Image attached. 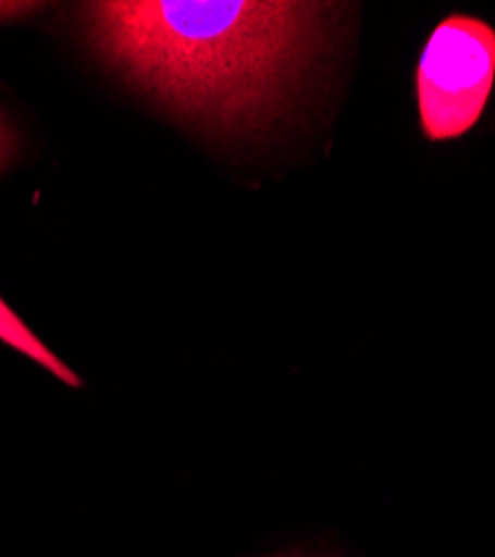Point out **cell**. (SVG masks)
<instances>
[{"mask_svg":"<svg viewBox=\"0 0 495 557\" xmlns=\"http://www.w3.org/2000/svg\"><path fill=\"white\" fill-rule=\"evenodd\" d=\"M352 5L293 0H108L83 5L95 50L214 136L280 129Z\"/></svg>","mask_w":495,"mask_h":557,"instance_id":"obj_1","label":"cell"},{"mask_svg":"<svg viewBox=\"0 0 495 557\" xmlns=\"http://www.w3.org/2000/svg\"><path fill=\"white\" fill-rule=\"evenodd\" d=\"M495 29L475 16L451 14L435 25L416 70L420 127L426 141L471 132L493 95Z\"/></svg>","mask_w":495,"mask_h":557,"instance_id":"obj_2","label":"cell"},{"mask_svg":"<svg viewBox=\"0 0 495 557\" xmlns=\"http://www.w3.org/2000/svg\"><path fill=\"white\" fill-rule=\"evenodd\" d=\"M0 342H5L10 348L34 359V363L42 366L45 370H50V373L54 377H59L63 384H70L74 388L81 386V380L74 370L67 363H63L48 346H45L29 331L27 323L3 299H0Z\"/></svg>","mask_w":495,"mask_h":557,"instance_id":"obj_3","label":"cell"},{"mask_svg":"<svg viewBox=\"0 0 495 557\" xmlns=\"http://www.w3.org/2000/svg\"><path fill=\"white\" fill-rule=\"evenodd\" d=\"M42 8H45L42 3H0V21H14V18L34 16Z\"/></svg>","mask_w":495,"mask_h":557,"instance_id":"obj_4","label":"cell"},{"mask_svg":"<svg viewBox=\"0 0 495 557\" xmlns=\"http://www.w3.org/2000/svg\"><path fill=\"white\" fill-rule=\"evenodd\" d=\"M12 134H10V129L5 127V123H3V119H0V168L5 165V161H8V157H10V152H12Z\"/></svg>","mask_w":495,"mask_h":557,"instance_id":"obj_5","label":"cell"},{"mask_svg":"<svg viewBox=\"0 0 495 557\" xmlns=\"http://www.w3.org/2000/svg\"><path fill=\"white\" fill-rule=\"evenodd\" d=\"M268 557H342L337 553H329V550H310V548H290L286 553H277V555H268Z\"/></svg>","mask_w":495,"mask_h":557,"instance_id":"obj_6","label":"cell"}]
</instances>
